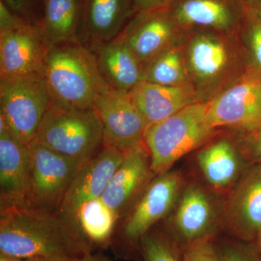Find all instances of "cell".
<instances>
[{"label":"cell","mask_w":261,"mask_h":261,"mask_svg":"<svg viewBox=\"0 0 261 261\" xmlns=\"http://www.w3.org/2000/svg\"><path fill=\"white\" fill-rule=\"evenodd\" d=\"M0 211V252L22 259L76 260L92 252V245L76 226L58 211L13 206Z\"/></svg>","instance_id":"cell-1"},{"label":"cell","mask_w":261,"mask_h":261,"mask_svg":"<svg viewBox=\"0 0 261 261\" xmlns=\"http://www.w3.org/2000/svg\"><path fill=\"white\" fill-rule=\"evenodd\" d=\"M42 78L53 101L79 108H93L97 94L108 86L93 53L80 42L49 48Z\"/></svg>","instance_id":"cell-2"},{"label":"cell","mask_w":261,"mask_h":261,"mask_svg":"<svg viewBox=\"0 0 261 261\" xmlns=\"http://www.w3.org/2000/svg\"><path fill=\"white\" fill-rule=\"evenodd\" d=\"M80 165L93 159L103 147L102 123L94 108L51 102L34 140Z\"/></svg>","instance_id":"cell-3"},{"label":"cell","mask_w":261,"mask_h":261,"mask_svg":"<svg viewBox=\"0 0 261 261\" xmlns=\"http://www.w3.org/2000/svg\"><path fill=\"white\" fill-rule=\"evenodd\" d=\"M207 111L208 103H193L146 129L144 143L155 176L167 172L176 161L213 137L216 129Z\"/></svg>","instance_id":"cell-4"},{"label":"cell","mask_w":261,"mask_h":261,"mask_svg":"<svg viewBox=\"0 0 261 261\" xmlns=\"http://www.w3.org/2000/svg\"><path fill=\"white\" fill-rule=\"evenodd\" d=\"M51 102L42 76L0 80V117L24 145L34 141Z\"/></svg>","instance_id":"cell-5"},{"label":"cell","mask_w":261,"mask_h":261,"mask_svg":"<svg viewBox=\"0 0 261 261\" xmlns=\"http://www.w3.org/2000/svg\"><path fill=\"white\" fill-rule=\"evenodd\" d=\"M183 188V179L176 171L156 175L149 182L122 224L119 238L116 243L126 250L140 252V242L154 224L174 208Z\"/></svg>","instance_id":"cell-6"},{"label":"cell","mask_w":261,"mask_h":261,"mask_svg":"<svg viewBox=\"0 0 261 261\" xmlns=\"http://www.w3.org/2000/svg\"><path fill=\"white\" fill-rule=\"evenodd\" d=\"M28 186L23 206L57 211L73 178L83 165L33 141Z\"/></svg>","instance_id":"cell-7"},{"label":"cell","mask_w":261,"mask_h":261,"mask_svg":"<svg viewBox=\"0 0 261 261\" xmlns=\"http://www.w3.org/2000/svg\"><path fill=\"white\" fill-rule=\"evenodd\" d=\"M103 128V147L126 152L144 143L146 123L129 92L109 85L102 89L94 102Z\"/></svg>","instance_id":"cell-8"},{"label":"cell","mask_w":261,"mask_h":261,"mask_svg":"<svg viewBox=\"0 0 261 261\" xmlns=\"http://www.w3.org/2000/svg\"><path fill=\"white\" fill-rule=\"evenodd\" d=\"M223 220L231 236L255 243L261 231V164L245 170L233 187L225 203Z\"/></svg>","instance_id":"cell-9"},{"label":"cell","mask_w":261,"mask_h":261,"mask_svg":"<svg viewBox=\"0 0 261 261\" xmlns=\"http://www.w3.org/2000/svg\"><path fill=\"white\" fill-rule=\"evenodd\" d=\"M47 50L39 25L0 32V80L42 76Z\"/></svg>","instance_id":"cell-10"},{"label":"cell","mask_w":261,"mask_h":261,"mask_svg":"<svg viewBox=\"0 0 261 261\" xmlns=\"http://www.w3.org/2000/svg\"><path fill=\"white\" fill-rule=\"evenodd\" d=\"M214 128L233 127L252 133L261 127V78L250 73L242 82L208 102Z\"/></svg>","instance_id":"cell-11"},{"label":"cell","mask_w":261,"mask_h":261,"mask_svg":"<svg viewBox=\"0 0 261 261\" xmlns=\"http://www.w3.org/2000/svg\"><path fill=\"white\" fill-rule=\"evenodd\" d=\"M170 222L168 234L182 249L216 235V214L207 192L197 184L182 188Z\"/></svg>","instance_id":"cell-12"},{"label":"cell","mask_w":261,"mask_h":261,"mask_svg":"<svg viewBox=\"0 0 261 261\" xmlns=\"http://www.w3.org/2000/svg\"><path fill=\"white\" fill-rule=\"evenodd\" d=\"M125 154L121 149L103 147L95 157L84 163L70 184L58 212L71 221L81 206L102 197Z\"/></svg>","instance_id":"cell-13"},{"label":"cell","mask_w":261,"mask_h":261,"mask_svg":"<svg viewBox=\"0 0 261 261\" xmlns=\"http://www.w3.org/2000/svg\"><path fill=\"white\" fill-rule=\"evenodd\" d=\"M154 176L145 143L135 146L126 151L101 198L120 219Z\"/></svg>","instance_id":"cell-14"},{"label":"cell","mask_w":261,"mask_h":261,"mask_svg":"<svg viewBox=\"0 0 261 261\" xmlns=\"http://www.w3.org/2000/svg\"><path fill=\"white\" fill-rule=\"evenodd\" d=\"M176 25L168 8L137 11L118 37L141 63H149L167 49Z\"/></svg>","instance_id":"cell-15"},{"label":"cell","mask_w":261,"mask_h":261,"mask_svg":"<svg viewBox=\"0 0 261 261\" xmlns=\"http://www.w3.org/2000/svg\"><path fill=\"white\" fill-rule=\"evenodd\" d=\"M30 161L29 145L9 130L0 132V208L24 205Z\"/></svg>","instance_id":"cell-16"},{"label":"cell","mask_w":261,"mask_h":261,"mask_svg":"<svg viewBox=\"0 0 261 261\" xmlns=\"http://www.w3.org/2000/svg\"><path fill=\"white\" fill-rule=\"evenodd\" d=\"M147 128L198 102L190 86H163L142 81L129 92ZM146 128V129H147Z\"/></svg>","instance_id":"cell-17"},{"label":"cell","mask_w":261,"mask_h":261,"mask_svg":"<svg viewBox=\"0 0 261 261\" xmlns=\"http://www.w3.org/2000/svg\"><path fill=\"white\" fill-rule=\"evenodd\" d=\"M91 45L99 73L110 87L130 92L144 81L142 63L121 38Z\"/></svg>","instance_id":"cell-18"},{"label":"cell","mask_w":261,"mask_h":261,"mask_svg":"<svg viewBox=\"0 0 261 261\" xmlns=\"http://www.w3.org/2000/svg\"><path fill=\"white\" fill-rule=\"evenodd\" d=\"M178 25L227 30L245 13L243 0H176L168 8Z\"/></svg>","instance_id":"cell-19"},{"label":"cell","mask_w":261,"mask_h":261,"mask_svg":"<svg viewBox=\"0 0 261 261\" xmlns=\"http://www.w3.org/2000/svg\"><path fill=\"white\" fill-rule=\"evenodd\" d=\"M136 11L134 0H83L82 32L91 44L113 40Z\"/></svg>","instance_id":"cell-20"},{"label":"cell","mask_w":261,"mask_h":261,"mask_svg":"<svg viewBox=\"0 0 261 261\" xmlns=\"http://www.w3.org/2000/svg\"><path fill=\"white\" fill-rule=\"evenodd\" d=\"M83 18V0H43L39 24L47 49L80 42Z\"/></svg>","instance_id":"cell-21"},{"label":"cell","mask_w":261,"mask_h":261,"mask_svg":"<svg viewBox=\"0 0 261 261\" xmlns=\"http://www.w3.org/2000/svg\"><path fill=\"white\" fill-rule=\"evenodd\" d=\"M197 161L206 181L217 191L233 188L245 171L241 156L226 140L204 147L197 154Z\"/></svg>","instance_id":"cell-22"},{"label":"cell","mask_w":261,"mask_h":261,"mask_svg":"<svg viewBox=\"0 0 261 261\" xmlns=\"http://www.w3.org/2000/svg\"><path fill=\"white\" fill-rule=\"evenodd\" d=\"M119 217L101 197L83 204L75 213L71 222L91 245H111Z\"/></svg>","instance_id":"cell-23"},{"label":"cell","mask_w":261,"mask_h":261,"mask_svg":"<svg viewBox=\"0 0 261 261\" xmlns=\"http://www.w3.org/2000/svg\"><path fill=\"white\" fill-rule=\"evenodd\" d=\"M227 58L224 44L210 36L197 37L190 47V65L201 78H214L219 75L226 66Z\"/></svg>","instance_id":"cell-24"},{"label":"cell","mask_w":261,"mask_h":261,"mask_svg":"<svg viewBox=\"0 0 261 261\" xmlns=\"http://www.w3.org/2000/svg\"><path fill=\"white\" fill-rule=\"evenodd\" d=\"M185 77L181 57L174 49H165L149 61L144 70V81L160 85H182Z\"/></svg>","instance_id":"cell-25"},{"label":"cell","mask_w":261,"mask_h":261,"mask_svg":"<svg viewBox=\"0 0 261 261\" xmlns=\"http://www.w3.org/2000/svg\"><path fill=\"white\" fill-rule=\"evenodd\" d=\"M140 253L144 261H182V250L167 232L148 231L140 242Z\"/></svg>","instance_id":"cell-26"},{"label":"cell","mask_w":261,"mask_h":261,"mask_svg":"<svg viewBox=\"0 0 261 261\" xmlns=\"http://www.w3.org/2000/svg\"><path fill=\"white\" fill-rule=\"evenodd\" d=\"M182 261H224L216 235L187 245L182 249Z\"/></svg>","instance_id":"cell-27"},{"label":"cell","mask_w":261,"mask_h":261,"mask_svg":"<svg viewBox=\"0 0 261 261\" xmlns=\"http://www.w3.org/2000/svg\"><path fill=\"white\" fill-rule=\"evenodd\" d=\"M217 244L224 261H261V254L254 243L230 240Z\"/></svg>","instance_id":"cell-28"},{"label":"cell","mask_w":261,"mask_h":261,"mask_svg":"<svg viewBox=\"0 0 261 261\" xmlns=\"http://www.w3.org/2000/svg\"><path fill=\"white\" fill-rule=\"evenodd\" d=\"M245 20L253 65L251 73L261 78V18L245 10Z\"/></svg>","instance_id":"cell-29"},{"label":"cell","mask_w":261,"mask_h":261,"mask_svg":"<svg viewBox=\"0 0 261 261\" xmlns=\"http://www.w3.org/2000/svg\"><path fill=\"white\" fill-rule=\"evenodd\" d=\"M25 22L39 25L42 18L43 0H2Z\"/></svg>","instance_id":"cell-30"},{"label":"cell","mask_w":261,"mask_h":261,"mask_svg":"<svg viewBox=\"0 0 261 261\" xmlns=\"http://www.w3.org/2000/svg\"><path fill=\"white\" fill-rule=\"evenodd\" d=\"M27 23L0 0V32L12 30Z\"/></svg>","instance_id":"cell-31"},{"label":"cell","mask_w":261,"mask_h":261,"mask_svg":"<svg viewBox=\"0 0 261 261\" xmlns=\"http://www.w3.org/2000/svg\"><path fill=\"white\" fill-rule=\"evenodd\" d=\"M176 0H134L136 11L168 8Z\"/></svg>","instance_id":"cell-32"},{"label":"cell","mask_w":261,"mask_h":261,"mask_svg":"<svg viewBox=\"0 0 261 261\" xmlns=\"http://www.w3.org/2000/svg\"><path fill=\"white\" fill-rule=\"evenodd\" d=\"M250 146L249 156L255 164H261V127L250 133Z\"/></svg>","instance_id":"cell-33"},{"label":"cell","mask_w":261,"mask_h":261,"mask_svg":"<svg viewBox=\"0 0 261 261\" xmlns=\"http://www.w3.org/2000/svg\"><path fill=\"white\" fill-rule=\"evenodd\" d=\"M247 11L261 18V0H243Z\"/></svg>","instance_id":"cell-34"},{"label":"cell","mask_w":261,"mask_h":261,"mask_svg":"<svg viewBox=\"0 0 261 261\" xmlns=\"http://www.w3.org/2000/svg\"><path fill=\"white\" fill-rule=\"evenodd\" d=\"M75 261H113L109 257L99 253H92V252L77 259Z\"/></svg>","instance_id":"cell-35"},{"label":"cell","mask_w":261,"mask_h":261,"mask_svg":"<svg viewBox=\"0 0 261 261\" xmlns=\"http://www.w3.org/2000/svg\"><path fill=\"white\" fill-rule=\"evenodd\" d=\"M24 261H75V260L59 257L37 256L24 259Z\"/></svg>","instance_id":"cell-36"},{"label":"cell","mask_w":261,"mask_h":261,"mask_svg":"<svg viewBox=\"0 0 261 261\" xmlns=\"http://www.w3.org/2000/svg\"><path fill=\"white\" fill-rule=\"evenodd\" d=\"M0 261H24V259L0 252Z\"/></svg>","instance_id":"cell-37"},{"label":"cell","mask_w":261,"mask_h":261,"mask_svg":"<svg viewBox=\"0 0 261 261\" xmlns=\"http://www.w3.org/2000/svg\"><path fill=\"white\" fill-rule=\"evenodd\" d=\"M254 244H255L257 250H258V251L260 252L261 254V231L260 233H259L258 236H257L256 240H255V243Z\"/></svg>","instance_id":"cell-38"}]
</instances>
